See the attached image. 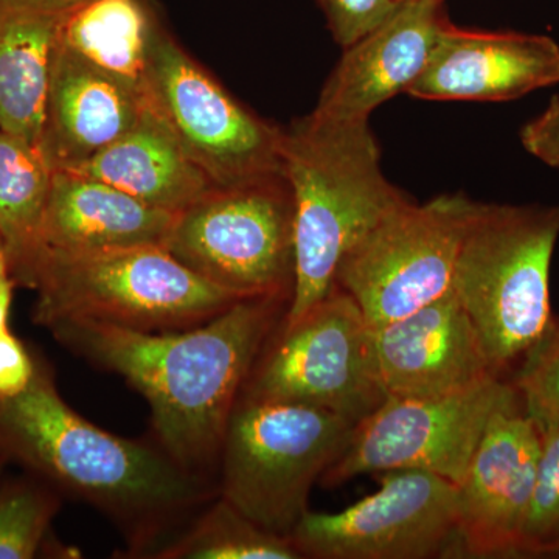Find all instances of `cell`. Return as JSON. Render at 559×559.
<instances>
[{
    "mask_svg": "<svg viewBox=\"0 0 559 559\" xmlns=\"http://www.w3.org/2000/svg\"><path fill=\"white\" fill-rule=\"evenodd\" d=\"M288 305L282 297H250L183 330L143 331L94 320L49 330L138 389L165 452L198 474L219 454L231 411Z\"/></svg>",
    "mask_w": 559,
    "mask_h": 559,
    "instance_id": "6da1fadb",
    "label": "cell"
},
{
    "mask_svg": "<svg viewBox=\"0 0 559 559\" xmlns=\"http://www.w3.org/2000/svg\"><path fill=\"white\" fill-rule=\"evenodd\" d=\"M283 176L294 202L293 323L336 288L342 257L378 219L406 200L381 170L369 120L310 116L283 131Z\"/></svg>",
    "mask_w": 559,
    "mask_h": 559,
    "instance_id": "7a4b0ae2",
    "label": "cell"
},
{
    "mask_svg": "<svg viewBox=\"0 0 559 559\" xmlns=\"http://www.w3.org/2000/svg\"><path fill=\"white\" fill-rule=\"evenodd\" d=\"M0 447L62 488L120 516H159L205 496L198 474L168 454L92 425L61 399L49 371L0 399Z\"/></svg>",
    "mask_w": 559,
    "mask_h": 559,
    "instance_id": "3957f363",
    "label": "cell"
},
{
    "mask_svg": "<svg viewBox=\"0 0 559 559\" xmlns=\"http://www.w3.org/2000/svg\"><path fill=\"white\" fill-rule=\"evenodd\" d=\"M559 205L474 201L451 290L500 377L516 373L555 322L550 267Z\"/></svg>",
    "mask_w": 559,
    "mask_h": 559,
    "instance_id": "277c9868",
    "label": "cell"
},
{
    "mask_svg": "<svg viewBox=\"0 0 559 559\" xmlns=\"http://www.w3.org/2000/svg\"><path fill=\"white\" fill-rule=\"evenodd\" d=\"M27 288L38 293L33 320L46 329L94 320L143 331L183 330L242 300L194 274L164 246L43 250Z\"/></svg>",
    "mask_w": 559,
    "mask_h": 559,
    "instance_id": "5b68a950",
    "label": "cell"
},
{
    "mask_svg": "<svg viewBox=\"0 0 559 559\" xmlns=\"http://www.w3.org/2000/svg\"><path fill=\"white\" fill-rule=\"evenodd\" d=\"M355 426L319 407L240 396L221 443V498L290 538L312 485L347 450Z\"/></svg>",
    "mask_w": 559,
    "mask_h": 559,
    "instance_id": "8992f818",
    "label": "cell"
},
{
    "mask_svg": "<svg viewBox=\"0 0 559 559\" xmlns=\"http://www.w3.org/2000/svg\"><path fill=\"white\" fill-rule=\"evenodd\" d=\"M165 249L241 299L293 297L294 202L285 176L213 189L176 216Z\"/></svg>",
    "mask_w": 559,
    "mask_h": 559,
    "instance_id": "52a82bcc",
    "label": "cell"
},
{
    "mask_svg": "<svg viewBox=\"0 0 559 559\" xmlns=\"http://www.w3.org/2000/svg\"><path fill=\"white\" fill-rule=\"evenodd\" d=\"M241 399L305 404L358 425L388 399L378 377L371 329L336 286L264 345Z\"/></svg>",
    "mask_w": 559,
    "mask_h": 559,
    "instance_id": "ba28073f",
    "label": "cell"
},
{
    "mask_svg": "<svg viewBox=\"0 0 559 559\" xmlns=\"http://www.w3.org/2000/svg\"><path fill=\"white\" fill-rule=\"evenodd\" d=\"M474 201L441 194L403 200L342 257L336 286L358 304L370 329L406 318L451 289Z\"/></svg>",
    "mask_w": 559,
    "mask_h": 559,
    "instance_id": "9c48e42d",
    "label": "cell"
},
{
    "mask_svg": "<svg viewBox=\"0 0 559 559\" xmlns=\"http://www.w3.org/2000/svg\"><path fill=\"white\" fill-rule=\"evenodd\" d=\"M518 400L513 381L499 374L444 395L388 396L320 481L334 488L364 474L417 469L460 485L496 412Z\"/></svg>",
    "mask_w": 559,
    "mask_h": 559,
    "instance_id": "30bf717a",
    "label": "cell"
},
{
    "mask_svg": "<svg viewBox=\"0 0 559 559\" xmlns=\"http://www.w3.org/2000/svg\"><path fill=\"white\" fill-rule=\"evenodd\" d=\"M146 94L215 189L283 176V131L235 100L164 28Z\"/></svg>",
    "mask_w": 559,
    "mask_h": 559,
    "instance_id": "8fae6325",
    "label": "cell"
},
{
    "mask_svg": "<svg viewBox=\"0 0 559 559\" xmlns=\"http://www.w3.org/2000/svg\"><path fill=\"white\" fill-rule=\"evenodd\" d=\"M374 476L380 489L348 509L307 511L290 535L301 558L428 559L463 554L457 485L428 471Z\"/></svg>",
    "mask_w": 559,
    "mask_h": 559,
    "instance_id": "7c38bea8",
    "label": "cell"
},
{
    "mask_svg": "<svg viewBox=\"0 0 559 559\" xmlns=\"http://www.w3.org/2000/svg\"><path fill=\"white\" fill-rule=\"evenodd\" d=\"M543 428L520 400L496 412L457 485L459 535L474 558H520Z\"/></svg>",
    "mask_w": 559,
    "mask_h": 559,
    "instance_id": "4fadbf2b",
    "label": "cell"
},
{
    "mask_svg": "<svg viewBox=\"0 0 559 559\" xmlns=\"http://www.w3.org/2000/svg\"><path fill=\"white\" fill-rule=\"evenodd\" d=\"M557 83L559 46L549 36L465 31L447 21L407 94L419 100L510 102Z\"/></svg>",
    "mask_w": 559,
    "mask_h": 559,
    "instance_id": "5bb4252c",
    "label": "cell"
},
{
    "mask_svg": "<svg viewBox=\"0 0 559 559\" xmlns=\"http://www.w3.org/2000/svg\"><path fill=\"white\" fill-rule=\"evenodd\" d=\"M371 341L385 396L444 395L499 374L451 289L406 318L371 330Z\"/></svg>",
    "mask_w": 559,
    "mask_h": 559,
    "instance_id": "9a60e30c",
    "label": "cell"
},
{
    "mask_svg": "<svg viewBox=\"0 0 559 559\" xmlns=\"http://www.w3.org/2000/svg\"><path fill=\"white\" fill-rule=\"evenodd\" d=\"M441 3L443 0L401 2L380 27L344 49L312 116L333 121L369 120L382 103L409 91L447 24Z\"/></svg>",
    "mask_w": 559,
    "mask_h": 559,
    "instance_id": "2e32d148",
    "label": "cell"
},
{
    "mask_svg": "<svg viewBox=\"0 0 559 559\" xmlns=\"http://www.w3.org/2000/svg\"><path fill=\"white\" fill-rule=\"evenodd\" d=\"M148 94L61 43L51 68L38 148L51 170H73L138 123Z\"/></svg>",
    "mask_w": 559,
    "mask_h": 559,
    "instance_id": "e0dca14e",
    "label": "cell"
},
{
    "mask_svg": "<svg viewBox=\"0 0 559 559\" xmlns=\"http://www.w3.org/2000/svg\"><path fill=\"white\" fill-rule=\"evenodd\" d=\"M176 216L178 213L151 207L102 180L75 171L55 170L40 252H97L134 246L165 248Z\"/></svg>",
    "mask_w": 559,
    "mask_h": 559,
    "instance_id": "ac0fdd59",
    "label": "cell"
},
{
    "mask_svg": "<svg viewBox=\"0 0 559 559\" xmlns=\"http://www.w3.org/2000/svg\"><path fill=\"white\" fill-rule=\"evenodd\" d=\"M91 0H0V131L38 146L70 17Z\"/></svg>",
    "mask_w": 559,
    "mask_h": 559,
    "instance_id": "d6986e66",
    "label": "cell"
},
{
    "mask_svg": "<svg viewBox=\"0 0 559 559\" xmlns=\"http://www.w3.org/2000/svg\"><path fill=\"white\" fill-rule=\"evenodd\" d=\"M151 207L180 213L215 189L148 102L138 123L73 170Z\"/></svg>",
    "mask_w": 559,
    "mask_h": 559,
    "instance_id": "ffe728a7",
    "label": "cell"
},
{
    "mask_svg": "<svg viewBox=\"0 0 559 559\" xmlns=\"http://www.w3.org/2000/svg\"><path fill=\"white\" fill-rule=\"evenodd\" d=\"M164 28L156 0H91L70 17L61 43L146 94L151 53Z\"/></svg>",
    "mask_w": 559,
    "mask_h": 559,
    "instance_id": "44dd1931",
    "label": "cell"
},
{
    "mask_svg": "<svg viewBox=\"0 0 559 559\" xmlns=\"http://www.w3.org/2000/svg\"><path fill=\"white\" fill-rule=\"evenodd\" d=\"M51 175L38 146L0 131V241L16 285H28L43 249Z\"/></svg>",
    "mask_w": 559,
    "mask_h": 559,
    "instance_id": "7402d4cb",
    "label": "cell"
},
{
    "mask_svg": "<svg viewBox=\"0 0 559 559\" xmlns=\"http://www.w3.org/2000/svg\"><path fill=\"white\" fill-rule=\"evenodd\" d=\"M162 558L186 559H299L289 536L261 528L221 498Z\"/></svg>",
    "mask_w": 559,
    "mask_h": 559,
    "instance_id": "603a6c76",
    "label": "cell"
},
{
    "mask_svg": "<svg viewBox=\"0 0 559 559\" xmlns=\"http://www.w3.org/2000/svg\"><path fill=\"white\" fill-rule=\"evenodd\" d=\"M520 554L521 557H559V423L543 429Z\"/></svg>",
    "mask_w": 559,
    "mask_h": 559,
    "instance_id": "cb8c5ba5",
    "label": "cell"
},
{
    "mask_svg": "<svg viewBox=\"0 0 559 559\" xmlns=\"http://www.w3.org/2000/svg\"><path fill=\"white\" fill-rule=\"evenodd\" d=\"M58 502L28 481L0 489V559H31L46 538Z\"/></svg>",
    "mask_w": 559,
    "mask_h": 559,
    "instance_id": "d4e9b609",
    "label": "cell"
},
{
    "mask_svg": "<svg viewBox=\"0 0 559 559\" xmlns=\"http://www.w3.org/2000/svg\"><path fill=\"white\" fill-rule=\"evenodd\" d=\"M522 406L540 428L559 423V319L511 377Z\"/></svg>",
    "mask_w": 559,
    "mask_h": 559,
    "instance_id": "484cf974",
    "label": "cell"
},
{
    "mask_svg": "<svg viewBox=\"0 0 559 559\" xmlns=\"http://www.w3.org/2000/svg\"><path fill=\"white\" fill-rule=\"evenodd\" d=\"M325 14L333 39L342 47L355 44L369 35L382 22L388 21L396 9L399 0H314Z\"/></svg>",
    "mask_w": 559,
    "mask_h": 559,
    "instance_id": "4316f807",
    "label": "cell"
},
{
    "mask_svg": "<svg viewBox=\"0 0 559 559\" xmlns=\"http://www.w3.org/2000/svg\"><path fill=\"white\" fill-rule=\"evenodd\" d=\"M36 364L10 329L0 333V399L20 395L31 385Z\"/></svg>",
    "mask_w": 559,
    "mask_h": 559,
    "instance_id": "83f0119b",
    "label": "cell"
},
{
    "mask_svg": "<svg viewBox=\"0 0 559 559\" xmlns=\"http://www.w3.org/2000/svg\"><path fill=\"white\" fill-rule=\"evenodd\" d=\"M521 142L532 156L559 171V94L522 128Z\"/></svg>",
    "mask_w": 559,
    "mask_h": 559,
    "instance_id": "f1b7e54d",
    "label": "cell"
},
{
    "mask_svg": "<svg viewBox=\"0 0 559 559\" xmlns=\"http://www.w3.org/2000/svg\"><path fill=\"white\" fill-rule=\"evenodd\" d=\"M16 283L10 277L9 272L0 275V333L9 330L11 301H13V288Z\"/></svg>",
    "mask_w": 559,
    "mask_h": 559,
    "instance_id": "f546056e",
    "label": "cell"
},
{
    "mask_svg": "<svg viewBox=\"0 0 559 559\" xmlns=\"http://www.w3.org/2000/svg\"><path fill=\"white\" fill-rule=\"evenodd\" d=\"M7 272H9V266H7L5 252H3L2 241H0V275L7 274Z\"/></svg>",
    "mask_w": 559,
    "mask_h": 559,
    "instance_id": "4dcf8cb0",
    "label": "cell"
},
{
    "mask_svg": "<svg viewBox=\"0 0 559 559\" xmlns=\"http://www.w3.org/2000/svg\"><path fill=\"white\" fill-rule=\"evenodd\" d=\"M5 455H0V471H2L3 463H5Z\"/></svg>",
    "mask_w": 559,
    "mask_h": 559,
    "instance_id": "1f68e13d",
    "label": "cell"
},
{
    "mask_svg": "<svg viewBox=\"0 0 559 559\" xmlns=\"http://www.w3.org/2000/svg\"><path fill=\"white\" fill-rule=\"evenodd\" d=\"M0 455H5V454H3L2 447H0ZM5 457H7V455H5Z\"/></svg>",
    "mask_w": 559,
    "mask_h": 559,
    "instance_id": "d6a6232c",
    "label": "cell"
},
{
    "mask_svg": "<svg viewBox=\"0 0 559 559\" xmlns=\"http://www.w3.org/2000/svg\"><path fill=\"white\" fill-rule=\"evenodd\" d=\"M399 2H409V0H399Z\"/></svg>",
    "mask_w": 559,
    "mask_h": 559,
    "instance_id": "836d02e7",
    "label": "cell"
}]
</instances>
